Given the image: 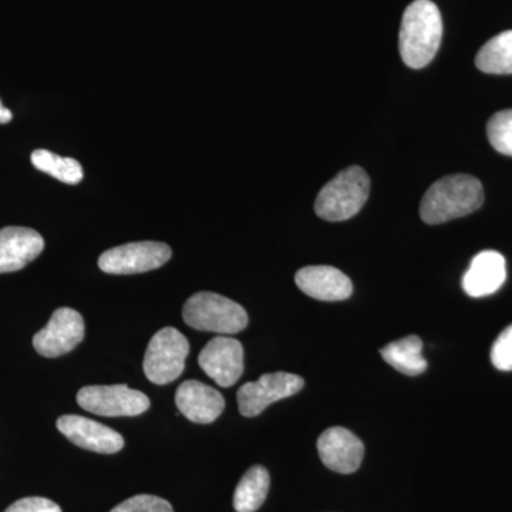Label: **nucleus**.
I'll list each match as a JSON object with an SVG mask.
<instances>
[{"mask_svg":"<svg viewBox=\"0 0 512 512\" xmlns=\"http://www.w3.org/2000/svg\"><path fill=\"white\" fill-rule=\"evenodd\" d=\"M443 20L436 3L414 0L404 10L400 26L399 49L403 62L412 69H423L439 52Z\"/></svg>","mask_w":512,"mask_h":512,"instance_id":"1","label":"nucleus"},{"mask_svg":"<svg viewBox=\"0 0 512 512\" xmlns=\"http://www.w3.org/2000/svg\"><path fill=\"white\" fill-rule=\"evenodd\" d=\"M483 202V185L476 177L467 174L447 175L431 185L424 194L420 217L429 225L443 224L477 211Z\"/></svg>","mask_w":512,"mask_h":512,"instance_id":"2","label":"nucleus"},{"mask_svg":"<svg viewBox=\"0 0 512 512\" xmlns=\"http://www.w3.org/2000/svg\"><path fill=\"white\" fill-rule=\"evenodd\" d=\"M369 175L360 167L340 171L320 190L315 211L322 220L346 221L362 210L369 198Z\"/></svg>","mask_w":512,"mask_h":512,"instance_id":"3","label":"nucleus"},{"mask_svg":"<svg viewBox=\"0 0 512 512\" xmlns=\"http://www.w3.org/2000/svg\"><path fill=\"white\" fill-rule=\"evenodd\" d=\"M184 322L202 332L227 336L248 326V313L239 303L214 292H198L185 302Z\"/></svg>","mask_w":512,"mask_h":512,"instance_id":"4","label":"nucleus"},{"mask_svg":"<svg viewBox=\"0 0 512 512\" xmlns=\"http://www.w3.org/2000/svg\"><path fill=\"white\" fill-rule=\"evenodd\" d=\"M188 353L190 343L180 330H158L150 340L144 356L143 367L147 379L158 386L174 382L184 372Z\"/></svg>","mask_w":512,"mask_h":512,"instance_id":"5","label":"nucleus"},{"mask_svg":"<svg viewBox=\"0 0 512 512\" xmlns=\"http://www.w3.org/2000/svg\"><path fill=\"white\" fill-rule=\"evenodd\" d=\"M77 404L86 412L103 417H134L150 409V399L126 384L86 386L77 393Z\"/></svg>","mask_w":512,"mask_h":512,"instance_id":"6","label":"nucleus"},{"mask_svg":"<svg viewBox=\"0 0 512 512\" xmlns=\"http://www.w3.org/2000/svg\"><path fill=\"white\" fill-rule=\"evenodd\" d=\"M171 255L173 251L163 242H131L104 252L99 258V268L111 275L143 274L167 264Z\"/></svg>","mask_w":512,"mask_h":512,"instance_id":"7","label":"nucleus"},{"mask_svg":"<svg viewBox=\"0 0 512 512\" xmlns=\"http://www.w3.org/2000/svg\"><path fill=\"white\" fill-rule=\"evenodd\" d=\"M305 380L292 373H266L256 382L245 383L237 393L239 412L244 417L259 416L266 407L301 392Z\"/></svg>","mask_w":512,"mask_h":512,"instance_id":"8","label":"nucleus"},{"mask_svg":"<svg viewBox=\"0 0 512 512\" xmlns=\"http://www.w3.org/2000/svg\"><path fill=\"white\" fill-rule=\"evenodd\" d=\"M83 316L72 308L53 312L49 323L36 333L33 348L40 356L59 357L76 349L84 339Z\"/></svg>","mask_w":512,"mask_h":512,"instance_id":"9","label":"nucleus"},{"mask_svg":"<svg viewBox=\"0 0 512 512\" xmlns=\"http://www.w3.org/2000/svg\"><path fill=\"white\" fill-rule=\"evenodd\" d=\"M198 363L218 386L231 387L244 373V348L237 339L218 336L201 350Z\"/></svg>","mask_w":512,"mask_h":512,"instance_id":"10","label":"nucleus"},{"mask_svg":"<svg viewBox=\"0 0 512 512\" xmlns=\"http://www.w3.org/2000/svg\"><path fill=\"white\" fill-rule=\"evenodd\" d=\"M57 429L74 446L100 454H114L123 450L124 439L116 430L77 414L59 417Z\"/></svg>","mask_w":512,"mask_h":512,"instance_id":"11","label":"nucleus"},{"mask_svg":"<svg viewBox=\"0 0 512 512\" xmlns=\"http://www.w3.org/2000/svg\"><path fill=\"white\" fill-rule=\"evenodd\" d=\"M320 460L329 470L352 474L359 470L365 456V446L359 437L343 427L323 431L318 440Z\"/></svg>","mask_w":512,"mask_h":512,"instance_id":"12","label":"nucleus"},{"mask_svg":"<svg viewBox=\"0 0 512 512\" xmlns=\"http://www.w3.org/2000/svg\"><path fill=\"white\" fill-rule=\"evenodd\" d=\"M175 404L184 417L197 424L212 423L225 409L224 396L198 380L181 383L175 393Z\"/></svg>","mask_w":512,"mask_h":512,"instance_id":"13","label":"nucleus"},{"mask_svg":"<svg viewBox=\"0 0 512 512\" xmlns=\"http://www.w3.org/2000/svg\"><path fill=\"white\" fill-rule=\"evenodd\" d=\"M45 249V239L35 229L6 227L0 229V274L20 271Z\"/></svg>","mask_w":512,"mask_h":512,"instance_id":"14","label":"nucleus"},{"mask_svg":"<svg viewBox=\"0 0 512 512\" xmlns=\"http://www.w3.org/2000/svg\"><path fill=\"white\" fill-rule=\"evenodd\" d=\"M295 282L303 293L318 301H345L353 292L352 281L333 266H306L296 272Z\"/></svg>","mask_w":512,"mask_h":512,"instance_id":"15","label":"nucleus"},{"mask_svg":"<svg viewBox=\"0 0 512 512\" xmlns=\"http://www.w3.org/2000/svg\"><path fill=\"white\" fill-rule=\"evenodd\" d=\"M507 278L504 256L497 251H483L474 256L463 278V289L471 298L493 295Z\"/></svg>","mask_w":512,"mask_h":512,"instance_id":"16","label":"nucleus"},{"mask_svg":"<svg viewBox=\"0 0 512 512\" xmlns=\"http://www.w3.org/2000/svg\"><path fill=\"white\" fill-rule=\"evenodd\" d=\"M421 352H423V340L416 335L396 340L380 350L387 365L406 376H420L421 373L426 372L427 362Z\"/></svg>","mask_w":512,"mask_h":512,"instance_id":"17","label":"nucleus"},{"mask_svg":"<svg viewBox=\"0 0 512 512\" xmlns=\"http://www.w3.org/2000/svg\"><path fill=\"white\" fill-rule=\"evenodd\" d=\"M271 487L268 470L262 466L249 468L239 481L234 493V508L237 512H255L264 505Z\"/></svg>","mask_w":512,"mask_h":512,"instance_id":"18","label":"nucleus"},{"mask_svg":"<svg viewBox=\"0 0 512 512\" xmlns=\"http://www.w3.org/2000/svg\"><path fill=\"white\" fill-rule=\"evenodd\" d=\"M476 64L488 74H512V30L488 40L477 53Z\"/></svg>","mask_w":512,"mask_h":512,"instance_id":"19","label":"nucleus"},{"mask_svg":"<svg viewBox=\"0 0 512 512\" xmlns=\"http://www.w3.org/2000/svg\"><path fill=\"white\" fill-rule=\"evenodd\" d=\"M32 164L37 170L52 175L64 184L76 185L83 180V167L70 157H60L52 151L36 150L32 154Z\"/></svg>","mask_w":512,"mask_h":512,"instance_id":"20","label":"nucleus"},{"mask_svg":"<svg viewBox=\"0 0 512 512\" xmlns=\"http://www.w3.org/2000/svg\"><path fill=\"white\" fill-rule=\"evenodd\" d=\"M487 134L494 150L512 157V110L495 113L488 121Z\"/></svg>","mask_w":512,"mask_h":512,"instance_id":"21","label":"nucleus"},{"mask_svg":"<svg viewBox=\"0 0 512 512\" xmlns=\"http://www.w3.org/2000/svg\"><path fill=\"white\" fill-rule=\"evenodd\" d=\"M110 512H174L173 505L157 495L140 494L128 498Z\"/></svg>","mask_w":512,"mask_h":512,"instance_id":"22","label":"nucleus"},{"mask_svg":"<svg viewBox=\"0 0 512 512\" xmlns=\"http://www.w3.org/2000/svg\"><path fill=\"white\" fill-rule=\"evenodd\" d=\"M491 362L498 370H512V325L501 332L491 349Z\"/></svg>","mask_w":512,"mask_h":512,"instance_id":"23","label":"nucleus"},{"mask_svg":"<svg viewBox=\"0 0 512 512\" xmlns=\"http://www.w3.org/2000/svg\"><path fill=\"white\" fill-rule=\"evenodd\" d=\"M5 512H62V508L47 498L28 497L15 501Z\"/></svg>","mask_w":512,"mask_h":512,"instance_id":"24","label":"nucleus"},{"mask_svg":"<svg viewBox=\"0 0 512 512\" xmlns=\"http://www.w3.org/2000/svg\"><path fill=\"white\" fill-rule=\"evenodd\" d=\"M12 111L3 107L2 101H0V124L9 123L12 120Z\"/></svg>","mask_w":512,"mask_h":512,"instance_id":"25","label":"nucleus"}]
</instances>
